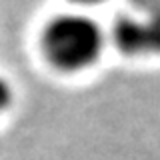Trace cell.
<instances>
[{
    "label": "cell",
    "mask_w": 160,
    "mask_h": 160,
    "mask_svg": "<svg viewBox=\"0 0 160 160\" xmlns=\"http://www.w3.org/2000/svg\"><path fill=\"white\" fill-rule=\"evenodd\" d=\"M114 44L124 54H142L148 52V40H146V26L144 18L134 16H120L114 22L112 28Z\"/></svg>",
    "instance_id": "2"
},
{
    "label": "cell",
    "mask_w": 160,
    "mask_h": 160,
    "mask_svg": "<svg viewBox=\"0 0 160 160\" xmlns=\"http://www.w3.org/2000/svg\"><path fill=\"white\" fill-rule=\"evenodd\" d=\"M146 40H148V52H160V12L146 16Z\"/></svg>",
    "instance_id": "3"
},
{
    "label": "cell",
    "mask_w": 160,
    "mask_h": 160,
    "mask_svg": "<svg viewBox=\"0 0 160 160\" xmlns=\"http://www.w3.org/2000/svg\"><path fill=\"white\" fill-rule=\"evenodd\" d=\"M70 2H74V4H86V6H90V4H100V2H104V0H70Z\"/></svg>",
    "instance_id": "6"
},
{
    "label": "cell",
    "mask_w": 160,
    "mask_h": 160,
    "mask_svg": "<svg viewBox=\"0 0 160 160\" xmlns=\"http://www.w3.org/2000/svg\"><path fill=\"white\" fill-rule=\"evenodd\" d=\"M10 98H12V94H10V86L4 82L2 78H0V112H2V110L8 106Z\"/></svg>",
    "instance_id": "5"
},
{
    "label": "cell",
    "mask_w": 160,
    "mask_h": 160,
    "mask_svg": "<svg viewBox=\"0 0 160 160\" xmlns=\"http://www.w3.org/2000/svg\"><path fill=\"white\" fill-rule=\"evenodd\" d=\"M102 30L84 14H60L50 20L42 36L48 60L62 70L86 68L102 50Z\"/></svg>",
    "instance_id": "1"
},
{
    "label": "cell",
    "mask_w": 160,
    "mask_h": 160,
    "mask_svg": "<svg viewBox=\"0 0 160 160\" xmlns=\"http://www.w3.org/2000/svg\"><path fill=\"white\" fill-rule=\"evenodd\" d=\"M132 4L146 16H152V14L160 12V0H132Z\"/></svg>",
    "instance_id": "4"
}]
</instances>
